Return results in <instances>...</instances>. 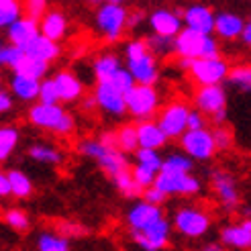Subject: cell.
Returning a JSON list of instances; mask_svg holds the SVG:
<instances>
[{"label": "cell", "mask_w": 251, "mask_h": 251, "mask_svg": "<svg viewBox=\"0 0 251 251\" xmlns=\"http://www.w3.org/2000/svg\"><path fill=\"white\" fill-rule=\"evenodd\" d=\"M23 17V4L17 0H0V29H8Z\"/></svg>", "instance_id": "8d00e7d4"}, {"label": "cell", "mask_w": 251, "mask_h": 251, "mask_svg": "<svg viewBox=\"0 0 251 251\" xmlns=\"http://www.w3.org/2000/svg\"><path fill=\"white\" fill-rule=\"evenodd\" d=\"M159 219H164V210H161V206L149 204V202H145V200H137V202L127 210V225H129L133 235L143 233L145 229H149Z\"/></svg>", "instance_id": "e0dca14e"}, {"label": "cell", "mask_w": 251, "mask_h": 251, "mask_svg": "<svg viewBox=\"0 0 251 251\" xmlns=\"http://www.w3.org/2000/svg\"><path fill=\"white\" fill-rule=\"evenodd\" d=\"M170 237H172V223L164 217L143 233H135L133 241L141 251H164L170 245Z\"/></svg>", "instance_id": "5bb4252c"}, {"label": "cell", "mask_w": 251, "mask_h": 251, "mask_svg": "<svg viewBox=\"0 0 251 251\" xmlns=\"http://www.w3.org/2000/svg\"><path fill=\"white\" fill-rule=\"evenodd\" d=\"M243 27H245L243 17L231 10H221L215 15V31L212 33H217L221 41H235V39H241Z\"/></svg>", "instance_id": "603a6c76"}, {"label": "cell", "mask_w": 251, "mask_h": 251, "mask_svg": "<svg viewBox=\"0 0 251 251\" xmlns=\"http://www.w3.org/2000/svg\"><path fill=\"white\" fill-rule=\"evenodd\" d=\"M153 186L166 196H196L202 190V184H200V180L194 174L159 172Z\"/></svg>", "instance_id": "8fae6325"}, {"label": "cell", "mask_w": 251, "mask_h": 251, "mask_svg": "<svg viewBox=\"0 0 251 251\" xmlns=\"http://www.w3.org/2000/svg\"><path fill=\"white\" fill-rule=\"evenodd\" d=\"M6 178H8V186H10V196H15L19 200H25V198H29L33 194V190H35L33 180L25 172H21V170H8Z\"/></svg>", "instance_id": "f1b7e54d"}, {"label": "cell", "mask_w": 251, "mask_h": 251, "mask_svg": "<svg viewBox=\"0 0 251 251\" xmlns=\"http://www.w3.org/2000/svg\"><path fill=\"white\" fill-rule=\"evenodd\" d=\"M194 108L200 115L208 117L215 127H223L227 121V90L225 86H204L196 88L194 92Z\"/></svg>", "instance_id": "52a82bcc"}, {"label": "cell", "mask_w": 251, "mask_h": 251, "mask_svg": "<svg viewBox=\"0 0 251 251\" xmlns=\"http://www.w3.org/2000/svg\"><path fill=\"white\" fill-rule=\"evenodd\" d=\"M125 68L139 86H155L159 80L157 57L149 51L145 39H131L125 45Z\"/></svg>", "instance_id": "6da1fadb"}, {"label": "cell", "mask_w": 251, "mask_h": 251, "mask_svg": "<svg viewBox=\"0 0 251 251\" xmlns=\"http://www.w3.org/2000/svg\"><path fill=\"white\" fill-rule=\"evenodd\" d=\"M141 200H145V202H149V204H155V206H161L168 200V196L166 194H161L155 186H151V188H147V190H143V196H141Z\"/></svg>", "instance_id": "7dc6e473"}, {"label": "cell", "mask_w": 251, "mask_h": 251, "mask_svg": "<svg viewBox=\"0 0 251 251\" xmlns=\"http://www.w3.org/2000/svg\"><path fill=\"white\" fill-rule=\"evenodd\" d=\"M6 196H10V186H8L6 172L0 170V198H6Z\"/></svg>", "instance_id": "816d5d0a"}, {"label": "cell", "mask_w": 251, "mask_h": 251, "mask_svg": "<svg viewBox=\"0 0 251 251\" xmlns=\"http://www.w3.org/2000/svg\"><path fill=\"white\" fill-rule=\"evenodd\" d=\"M227 82L241 92H251V64H241L231 68Z\"/></svg>", "instance_id": "d590c367"}, {"label": "cell", "mask_w": 251, "mask_h": 251, "mask_svg": "<svg viewBox=\"0 0 251 251\" xmlns=\"http://www.w3.org/2000/svg\"><path fill=\"white\" fill-rule=\"evenodd\" d=\"M37 251H72V243L57 231H41L35 241Z\"/></svg>", "instance_id": "4dcf8cb0"}, {"label": "cell", "mask_w": 251, "mask_h": 251, "mask_svg": "<svg viewBox=\"0 0 251 251\" xmlns=\"http://www.w3.org/2000/svg\"><path fill=\"white\" fill-rule=\"evenodd\" d=\"M27 155L37 161V164H43V166H59L64 164V151L51 143H33L27 149Z\"/></svg>", "instance_id": "83f0119b"}, {"label": "cell", "mask_w": 251, "mask_h": 251, "mask_svg": "<svg viewBox=\"0 0 251 251\" xmlns=\"http://www.w3.org/2000/svg\"><path fill=\"white\" fill-rule=\"evenodd\" d=\"M147 25L155 37H164V39H174L182 29V10L174 8H155L147 15Z\"/></svg>", "instance_id": "7c38bea8"}, {"label": "cell", "mask_w": 251, "mask_h": 251, "mask_svg": "<svg viewBox=\"0 0 251 251\" xmlns=\"http://www.w3.org/2000/svg\"><path fill=\"white\" fill-rule=\"evenodd\" d=\"M219 237L221 243L229 249H251V219L245 217L239 223L225 225Z\"/></svg>", "instance_id": "44dd1931"}, {"label": "cell", "mask_w": 251, "mask_h": 251, "mask_svg": "<svg viewBox=\"0 0 251 251\" xmlns=\"http://www.w3.org/2000/svg\"><path fill=\"white\" fill-rule=\"evenodd\" d=\"M12 106H15V98L8 90L4 88H0V115H4V112H10Z\"/></svg>", "instance_id": "681fc988"}, {"label": "cell", "mask_w": 251, "mask_h": 251, "mask_svg": "<svg viewBox=\"0 0 251 251\" xmlns=\"http://www.w3.org/2000/svg\"><path fill=\"white\" fill-rule=\"evenodd\" d=\"M4 223L12 231H19V233H25L31 227V219L23 208H8L4 212Z\"/></svg>", "instance_id": "74e56055"}, {"label": "cell", "mask_w": 251, "mask_h": 251, "mask_svg": "<svg viewBox=\"0 0 251 251\" xmlns=\"http://www.w3.org/2000/svg\"><path fill=\"white\" fill-rule=\"evenodd\" d=\"M39 80H33L27 76H19V74H12L8 80V88L12 98H19L21 102H37V96H39Z\"/></svg>", "instance_id": "484cf974"}, {"label": "cell", "mask_w": 251, "mask_h": 251, "mask_svg": "<svg viewBox=\"0 0 251 251\" xmlns=\"http://www.w3.org/2000/svg\"><path fill=\"white\" fill-rule=\"evenodd\" d=\"M47 72H49V66H47V64H43V61H39V59L29 57L27 53H25V55L21 57L19 64L12 68V74H19V76H27V78H33V80H39V82L45 80Z\"/></svg>", "instance_id": "f546056e"}, {"label": "cell", "mask_w": 251, "mask_h": 251, "mask_svg": "<svg viewBox=\"0 0 251 251\" xmlns=\"http://www.w3.org/2000/svg\"><path fill=\"white\" fill-rule=\"evenodd\" d=\"M241 41L251 47V21H245V27H243V33H241Z\"/></svg>", "instance_id": "f5cc1de1"}, {"label": "cell", "mask_w": 251, "mask_h": 251, "mask_svg": "<svg viewBox=\"0 0 251 251\" xmlns=\"http://www.w3.org/2000/svg\"><path fill=\"white\" fill-rule=\"evenodd\" d=\"M39 35V21L35 19H29V17H21L17 23H12L10 27L6 29V43L12 45V47H19V49H25L35 37Z\"/></svg>", "instance_id": "7402d4cb"}, {"label": "cell", "mask_w": 251, "mask_h": 251, "mask_svg": "<svg viewBox=\"0 0 251 251\" xmlns=\"http://www.w3.org/2000/svg\"><path fill=\"white\" fill-rule=\"evenodd\" d=\"M206 129V117L200 115L196 108H190V115H188V131H200Z\"/></svg>", "instance_id": "c3c4849f"}, {"label": "cell", "mask_w": 251, "mask_h": 251, "mask_svg": "<svg viewBox=\"0 0 251 251\" xmlns=\"http://www.w3.org/2000/svg\"><path fill=\"white\" fill-rule=\"evenodd\" d=\"M76 149H78L80 155H86V157L94 159L96 164L110 176V178L131 168L127 155L121 153L117 147H108L104 143H100L98 137L96 139H90V137H88V139H80Z\"/></svg>", "instance_id": "3957f363"}, {"label": "cell", "mask_w": 251, "mask_h": 251, "mask_svg": "<svg viewBox=\"0 0 251 251\" xmlns=\"http://www.w3.org/2000/svg\"><path fill=\"white\" fill-rule=\"evenodd\" d=\"M127 17H129V10L123 2H104L98 6L94 15V23L98 33L108 43H115L127 31Z\"/></svg>", "instance_id": "5b68a950"}, {"label": "cell", "mask_w": 251, "mask_h": 251, "mask_svg": "<svg viewBox=\"0 0 251 251\" xmlns=\"http://www.w3.org/2000/svg\"><path fill=\"white\" fill-rule=\"evenodd\" d=\"M92 98H94L96 108L100 112H104V115H108V117L119 119L127 112V106H125V94H121L117 88L112 84H108V82L96 84Z\"/></svg>", "instance_id": "2e32d148"}, {"label": "cell", "mask_w": 251, "mask_h": 251, "mask_svg": "<svg viewBox=\"0 0 251 251\" xmlns=\"http://www.w3.org/2000/svg\"><path fill=\"white\" fill-rule=\"evenodd\" d=\"M55 90H57V98H59V104H72V102H78V100L84 98V90L86 86L84 82L76 76L74 72L70 70H59L55 76L51 78Z\"/></svg>", "instance_id": "ac0fdd59"}, {"label": "cell", "mask_w": 251, "mask_h": 251, "mask_svg": "<svg viewBox=\"0 0 251 251\" xmlns=\"http://www.w3.org/2000/svg\"><path fill=\"white\" fill-rule=\"evenodd\" d=\"M82 106H84V108H88V110L96 108V104H94V98H92V96H90V98H84V100H82Z\"/></svg>", "instance_id": "11a10c76"}, {"label": "cell", "mask_w": 251, "mask_h": 251, "mask_svg": "<svg viewBox=\"0 0 251 251\" xmlns=\"http://www.w3.org/2000/svg\"><path fill=\"white\" fill-rule=\"evenodd\" d=\"M125 106H127L131 119H135L137 123L155 121L157 112L161 108V96L155 86L135 84L133 90L125 94Z\"/></svg>", "instance_id": "277c9868"}, {"label": "cell", "mask_w": 251, "mask_h": 251, "mask_svg": "<svg viewBox=\"0 0 251 251\" xmlns=\"http://www.w3.org/2000/svg\"><path fill=\"white\" fill-rule=\"evenodd\" d=\"M137 143L139 149H151V151H159L168 145V137L164 131L159 129L157 121H145V123H137Z\"/></svg>", "instance_id": "cb8c5ba5"}, {"label": "cell", "mask_w": 251, "mask_h": 251, "mask_svg": "<svg viewBox=\"0 0 251 251\" xmlns=\"http://www.w3.org/2000/svg\"><path fill=\"white\" fill-rule=\"evenodd\" d=\"M182 153L188 155L192 161H208L215 157L217 147L212 139V129H200V131H186L180 137Z\"/></svg>", "instance_id": "30bf717a"}, {"label": "cell", "mask_w": 251, "mask_h": 251, "mask_svg": "<svg viewBox=\"0 0 251 251\" xmlns=\"http://www.w3.org/2000/svg\"><path fill=\"white\" fill-rule=\"evenodd\" d=\"M200 251H223V247H221V245H217V243H210V245H204Z\"/></svg>", "instance_id": "9f6ffc18"}, {"label": "cell", "mask_w": 251, "mask_h": 251, "mask_svg": "<svg viewBox=\"0 0 251 251\" xmlns=\"http://www.w3.org/2000/svg\"><path fill=\"white\" fill-rule=\"evenodd\" d=\"M149 51L155 57H166V55H174V39H164V37H155L151 35L149 39H145Z\"/></svg>", "instance_id": "60d3db41"}, {"label": "cell", "mask_w": 251, "mask_h": 251, "mask_svg": "<svg viewBox=\"0 0 251 251\" xmlns=\"http://www.w3.org/2000/svg\"><path fill=\"white\" fill-rule=\"evenodd\" d=\"M170 223H172V229H176L182 237H188V239H200L212 227V219L208 212L204 208L192 206V204L180 206L174 212Z\"/></svg>", "instance_id": "8992f818"}, {"label": "cell", "mask_w": 251, "mask_h": 251, "mask_svg": "<svg viewBox=\"0 0 251 251\" xmlns=\"http://www.w3.org/2000/svg\"><path fill=\"white\" fill-rule=\"evenodd\" d=\"M123 68V61H121V55L117 53H100L94 57L92 61V74H94V78H96V84L100 82H110L112 76Z\"/></svg>", "instance_id": "4316f807"}, {"label": "cell", "mask_w": 251, "mask_h": 251, "mask_svg": "<svg viewBox=\"0 0 251 251\" xmlns=\"http://www.w3.org/2000/svg\"><path fill=\"white\" fill-rule=\"evenodd\" d=\"M212 139H215V147L217 151H227L233 147V133L229 127H215L212 129Z\"/></svg>", "instance_id": "ee69618b"}, {"label": "cell", "mask_w": 251, "mask_h": 251, "mask_svg": "<svg viewBox=\"0 0 251 251\" xmlns=\"http://www.w3.org/2000/svg\"><path fill=\"white\" fill-rule=\"evenodd\" d=\"M6 51H8V43L4 39H0V68H4L6 61Z\"/></svg>", "instance_id": "db71d44e"}, {"label": "cell", "mask_w": 251, "mask_h": 251, "mask_svg": "<svg viewBox=\"0 0 251 251\" xmlns=\"http://www.w3.org/2000/svg\"><path fill=\"white\" fill-rule=\"evenodd\" d=\"M27 119L33 127L55 133L59 137H70L74 131H76V119H74L72 112H68L61 104L35 102L27 112Z\"/></svg>", "instance_id": "7a4b0ae2"}, {"label": "cell", "mask_w": 251, "mask_h": 251, "mask_svg": "<svg viewBox=\"0 0 251 251\" xmlns=\"http://www.w3.org/2000/svg\"><path fill=\"white\" fill-rule=\"evenodd\" d=\"M108 84L115 86L121 94H127V92H131L133 88H135V80H133V76L127 72V68H125V66L115 74V76H112V80Z\"/></svg>", "instance_id": "7bdbcfd3"}, {"label": "cell", "mask_w": 251, "mask_h": 251, "mask_svg": "<svg viewBox=\"0 0 251 251\" xmlns=\"http://www.w3.org/2000/svg\"><path fill=\"white\" fill-rule=\"evenodd\" d=\"M188 76L192 78V82L198 88L204 86H223V82H227V76L231 72L229 61L225 57L217 59H194L188 66Z\"/></svg>", "instance_id": "9c48e42d"}, {"label": "cell", "mask_w": 251, "mask_h": 251, "mask_svg": "<svg viewBox=\"0 0 251 251\" xmlns=\"http://www.w3.org/2000/svg\"><path fill=\"white\" fill-rule=\"evenodd\" d=\"M57 233L61 237H66V239H70V237H84L86 235V229L80 227V225H76V223H61Z\"/></svg>", "instance_id": "bcb514c9"}, {"label": "cell", "mask_w": 251, "mask_h": 251, "mask_svg": "<svg viewBox=\"0 0 251 251\" xmlns=\"http://www.w3.org/2000/svg\"><path fill=\"white\" fill-rule=\"evenodd\" d=\"M115 141H117V149L121 153H135L139 149L137 143V127L133 123H125L115 131Z\"/></svg>", "instance_id": "1f68e13d"}, {"label": "cell", "mask_w": 251, "mask_h": 251, "mask_svg": "<svg viewBox=\"0 0 251 251\" xmlns=\"http://www.w3.org/2000/svg\"><path fill=\"white\" fill-rule=\"evenodd\" d=\"M206 39H208V35H202L198 31L184 27L174 37V55L178 59H188V61L202 59Z\"/></svg>", "instance_id": "9a60e30c"}, {"label": "cell", "mask_w": 251, "mask_h": 251, "mask_svg": "<svg viewBox=\"0 0 251 251\" xmlns=\"http://www.w3.org/2000/svg\"><path fill=\"white\" fill-rule=\"evenodd\" d=\"M143 21H147V17H145L143 10H133V12H129V17H127V29L139 27Z\"/></svg>", "instance_id": "f907efd6"}, {"label": "cell", "mask_w": 251, "mask_h": 251, "mask_svg": "<svg viewBox=\"0 0 251 251\" xmlns=\"http://www.w3.org/2000/svg\"><path fill=\"white\" fill-rule=\"evenodd\" d=\"M37 102L41 104H59V98H57V90L51 82V78H45L39 84V96H37Z\"/></svg>", "instance_id": "b9f144b4"}, {"label": "cell", "mask_w": 251, "mask_h": 251, "mask_svg": "<svg viewBox=\"0 0 251 251\" xmlns=\"http://www.w3.org/2000/svg\"><path fill=\"white\" fill-rule=\"evenodd\" d=\"M47 10H49V4L45 0H29V2L23 4V15L35 21H41Z\"/></svg>", "instance_id": "f6af8a7d"}, {"label": "cell", "mask_w": 251, "mask_h": 251, "mask_svg": "<svg viewBox=\"0 0 251 251\" xmlns=\"http://www.w3.org/2000/svg\"><path fill=\"white\" fill-rule=\"evenodd\" d=\"M188 115H190V104L182 98L170 100L157 112V125L164 131V135L170 139H180V137L188 131Z\"/></svg>", "instance_id": "ba28073f"}, {"label": "cell", "mask_w": 251, "mask_h": 251, "mask_svg": "<svg viewBox=\"0 0 251 251\" xmlns=\"http://www.w3.org/2000/svg\"><path fill=\"white\" fill-rule=\"evenodd\" d=\"M110 180H112L115 188H117V190H119L125 198L137 200V198H141V196H143V190L135 184L133 176H131V168H129V170H125V172H121V174H117V176H112Z\"/></svg>", "instance_id": "836d02e7"}, {"label": "cell", "mask_w": 251, "mask_h": 251, "mask_svg": "<svg viewBox=\"0 0 251 251\" xmlns=\"http://www.w3.org/2000/svg\"><path fill=\"white\" fill-rule=\"evenodd\" d=\"M215 15L217 12L206 4H190L182 10V23L186 29L198 31L202 35H212V31H215Z\"/></svg>", "instance_id": "d6986e66"}, {"label": "cell", "mask_w": 251, "mask_h": 251, "mask_svg": "<svg viewBox=\"0 0 251 251\" xmlns=\"http://www.w3.org/2000/svg\"><path fill=\"white\" fill-rule=\"evenodd\" d=\"M135 155V164L137 166H145L153 172L161 170V164H164V157H161L159 151H151V149H137L133 153Z\"/></svg>", "instance_id": "f35d334b"}, {"label": "cell", "mask_w": 251, "mask_h": 251, "mask_svg": "<svg viewBox=\"0 0 251 251\" xmlns=\"http://www.w3.org/2000/svg\"><path fill=\"white\" fill-rule=\"evenodd\" d=\"M157 174L159 172H153V170H149L145 166H133L131 168V176H133V180L135 184L141 188V190H147V188H151L155 184V178H157Z\"/></svg>", "instance_id": "ab89813d"}, {"label": "cell", "mask_w": 251, "mask_h": 251, "mask_svg": "<svg viewBox=\"0 0 251 251\" xmlns=\"http://www.w3.org/2000/svg\"><path fill=\"white\" fill-rule=\"evenodd\" d=\"M25 53H27L29 57L33 59H39L43 61V64H51V61H55L59 55H61V47L59 43H53V41H49L47 37H43L41 33L35 37V39L23 49Z\"/></svg>", "instance_id": "d4e9b609"}, {"label": "cell", "mask_w": 251, "mask_h": 251, "mask_svg": "<svg viewBox=\"0 0 251 251\" xmlns=\"http://www.w3.org/2000/svg\"><path fill=\"white\" fill-rule=\"evenodd\" d=\"M194 161L184 155L182 151H174L168 157H164V164H161L159 172H168V174H192Z\"/></svg>", "instance_id": "e575fe53"}, {"label": "cell", "mask_w": 251, "mask_h": 251, "mask_svg": "<svg viewBox=\"0 0 251 251\" xmlns=\"http://www.w3.org/2000/svg\"><path fill=\"white\" fill-rule=\"evenodd\" d=\"M21 143V131L12 125L0 127V161H6Z\"/></svg>", "instance_id": "d6a6232c"}, {"label": "cell", "mask_w": 251, "mask_h": 251, "mask_svg": "<svg viewBox=\"0 0 251 251\" xmlns=\"http://www.w3.org/2000/svg\"><path fill=\"white\" fill-rule=\"evenodd\" d=\"M68 29H70V19L59 8H49L43 15V19L39 21V33L53 43L64 41L68 35Z\"/></svg>", "instance_id": "ffe728a7"}, {"label": "cell", "mask_w": 251, "mask_h": 251, "mask_svg": "<svg viewBox=\"0 0 251 251\" xmlns=\"http://www.w3.org/2000/svg\"><path fill=\"white\" fill-rule=\"evenodd\" d=\"M210 186L212 192L217 194L219 202L225 210H235L239 206V188H237V180L235 176L227 170H215L210 174Z\"/></svg>", "instance_id": "4fadbf2b"}]
</instances>
